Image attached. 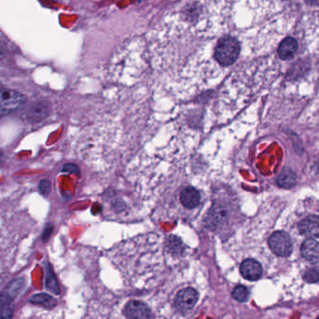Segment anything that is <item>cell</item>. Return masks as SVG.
Returning <instances> with one entry per match:
<instances>
[{"instance_id":"6da1fadb","label":"cell","mask_w":319,"mask_h":319,"mask_svg":"<svg viewBox=\"0 0 319 319\" xmlns=\"http://www.w3.org/2000/svg\"><path fill=\"white\" fill-rule=\"evenodd\" d=\"M240 50V43L236 37H222L215 50V59L221 66H231L239 57Z\"/></svg>"},{"instance_id":"7a4b0ae2","label":"cell","mask_w":319,"mask_h":319,"mask_svg":"<svg viewBox=\"0 0 319 319\" xmlns=\"http://www.w3.org/2000/svg\"><path fill=\"white\" fill-rule=\"evenodd\" d=\"M27 103L25 95L0 86V118L20 110Z\"/></svg>"},{"instance_id":"3957f363","label":"cell","mask_w":319,"mask_h":319,"mask_svg":"<svg viewBox=\"0 0 319 319\" xmlns=\"http://www.w3.org/2000/svg\"><path fill=\"white\" fill-rule=\"evenodd\" d=\"M268 244L277 256L287 258L292 253V240L286 231L278 230L273 232L269 238Z\"/></svg>"},{"instance_id":"277c9868","label":"cell","mask_w":319,"mask_h":319,"mask_svg":"<svg viewBox=\"0 0 319 319\" xmlns=\"http://www.w3.org/2000/svg\"><path fill=\"white\" fill-rule=\"evenodd\" d=\"M123 312L127 319H154L151 307L138 300L130 301L126 304Z\"/></svg>"},{"instance_id":"5b68a950","label":"cell","mask_w":319,"mask_h":319,"mask_svg":"<svg viewBox=\"0 0 319 319\" xmlns=\"http://www.w3.org/2000/svg\"><path fill=\"white\" fill-rule=\"evenodd\" d=\"M198 301V292L193 288H186L180 290L175 298V305L179 311L187 312L194 308Z\"/></svg>"},{"instance_id":"8992f818","label":"cell","mask_w":319,"mask_h":319,"mask_svg":"<svg viewBox=\"0 0 319 319\" xmlns=\"http://www.w3.org/2000/svg\"><path fill=\"white\" fill-rule=\"evenodd\" d=\"M240 272L242 277L246 280L257 281L262 278V267L260 262L252 259H248L242 262Z\"/></svg>"},{"instance_id":"52a82bcc","label":"cell","mask_w":319,"mask_h":319,"mask_svg":"<svg viewBox=\"0 0 319 319\" xmlns=\"http://www.w3.org/2000/svg\"><path fill=\"white\" fill-rule=\"evenodd\" d=\"M303 236L308 238H319V216H309L302 220L298 225Z\"/></svg>"},{"instance_id":"ba28073f","label":"cell","mask_w":319,"mask_h":319,"mask_svg":"<svg viewBox=\"0 0 319 319\" xmlns=\"http://www.w3.org/2000/svg\"><path fill=\"white\" fill-rule=\"evenodd\" d=\"M301 254L307 262H319V243L313 238L304 241L301 246Z\"/></svg>"},{"instance_id":"9c48e42d","label":"cell","mask_w":319,"mask_h":319,"mask_svg":"<svg viewBox=\"0 0 319 319\" xmlns=\"http://www.w3.org/2000/svg\"><path fill=\"white\" fill-rule=\"evenodd\" d=\"M180 201L186 208L193 209L199 205L201 202V194L199 190L194 188V187H188L184 188L180 194Z\"/></svg>"},{"instance_id":"30bf717a","label":"cell","mask_w":319,"mask_h":319,"mask_svg":"<svg viewBox=\"0 0 319 319\" xmlns=\"http://www.w3.org/2000/svg\"><path fill=\"white\" fill-rule=\"evenodd\" d=\"M13 300L8 291L0 293V319H12L13 316Z\"/></svg>"},{"instance_id":"8fae6325","label":"cell","mask_w":319,"mask_h":319,"mask_svg":"<svg viewBox=\"0 0 319 319\" xmlns=\"http://www.w3.org/2000/svg\"><path fill=\"white\" fill-rule=\"evenodd\" d=\"M298 50V42L293 37L285 38L278 48V55L282 60H288L292 58Z\"/></svg>"},{"instance_id":"7c38bea8","label":"cell","mask_w":319,"mask_h":319,"mask_svg":"<svg viewBox=\"0 0 319 319\" xmlns=\"http://www.w3.org/2000/svg\"><path fill=\"white\" fill-rule=\"evenodd\" d=\"M49 113V108L45 103H37L32 105L27 113V120L31 122H38L46 118Z\"/></svg>"},{"instance_id":"4fadbf2b","label":"cell","mask_w":319,"mask_h":319,"mask_svg":"<svg viewBox=\"0 0 319 319\" xmlns=\"http://www.w3.org/2000/svg\"><path fill=\"white\" fill-rule=\"evenodd\" d=\"M296 175L291 169L285 168L278 178V184L281 188H291L296 185Z\"/></svg>"},{"instance_id":"5bb4252c","label":"cell","mask_w":319,"mask_h":319,"mask_svg":"<svg viewBox=\"0 0 319 319\" xmlns=\"http://www.w3.org/2000/svg\"><path fill=\"white\" fill-rule=\"evenodd\" d=\"M29 302L33 304H41L48 308L54 307L57 304V301L46 293H38L33 295Z\"/></svg>"},{"instance_id":"9a60e30c","label":"cell","mask_w":319,"mask_h":319,"mask_svg":"<svg viewBox=\"0 0 319 319\" xmlns=\"http://www.w3.org/2000/svg\"><path fill=\"white\" fill-rule=\"evenodd\" d=\"M45 273H46V288L53 292V294H59L60 293V288L58 285L57 279L55 278V274L53 272V269L51 265L47 263L45 268Z\"/></svg>"},{"instance_id":"2e32d148","label":"cell","mask_w":319,"mask_h":319,"mask_svg":"<svg viewBox=\"0 0 319 319\" xmlns=\"http://www.w3.org/2000/svg\"><path fill=\"white\" fill-rule=\"evenodd\" d=\"M232 297L240 303H245L248 300L249 291L244 286H237L232 291Z\"/></svg>"},{"instance_id":"e0dca14e","label":"cell","mask_w":319,"mask_h":319,"mask_svg":"<svg viewBox=\"0 0 319 319\" xmlns=\"http://www.w3.org/2000/svg\"><path fill=\"white\" fill-rule=\"evenodd\" d=\"M304 281L308 284L319 282V267H313L308 269L304 277Z\"/></svg>"},{"instance_id":"ac0fdd59","label":"cell","mask_w":319,"mask_h":319,"mask_svg":"<svg viewBox=\"0 0 319 319\" xmlns=\"http://www.w3.org/2000/svg\"><path fill=\"white\" fill-rule=\"evenodd\" d=\"M25 285V280L19 278V279H16L13 282L11 283V285L6 288V291L11 294V296H13L15 298L16 296L18 295V293L20 292V290H22V288Z\"/></svg>"},{"instance_id":"d6986e66","label":"cell","mask_w":319,"mask_h":319,"mask_svg":"<svg viewBox=\"0 0 319 319\" xmlns=\"http://www.w3.org/2000/svg\"><path fill=\"white\" fill-rule=\"evenodd\" d=\"M169 249L173 253H181L183 251V244L178 237L171 236L169 239Z\"/></svg>"},{"instance_id":"ffe728a7","label":"cell","mask_w":319,"mask_h":319,"mask_svg":"<svg viewBox=\"0 0 319 319\" xmlns=\"http://www.w3.org/2000/svg\"><path fill=\"white\" fill-rule=\"evenodd\" d=\"M38 190L41 195L48 197L51 193V182L48 179H42L38 184Z\"/></svg>"},{"instance_id":"44dd1931","label":"cell","mask_w":319,"mask_h":319,"mask_svg":"<svg viewBox=\"0 0 319 319\" xmlns=\"http://www.w3.org/2000/svg\"><path fill=\"white\" fill-rule=\"evenodd\" d=\"M53 226L52 223H48L47 225L45 226V228H44V230H43V232H42V241L44 242V243H46L49 239H50V237L52 236V233H53Z\"/></svg>"},{"instance_id":"7402d4cb","label":"cell","mask_w":319,"mask_h":319,"mask_svg":"<svg viewBox=\"0 0 319 319\" xmlns=\"http://www.w3.org/2000/svg\"><path fill=\"white\" fill-rule=\"evenodd\" d=\"M63 172L70 174H79V170L76 164H74V163H68V164H66V165L63 166Z\"/></svg>"},{"instance_id":"603a6c76","label":"cell","mask_w":319,"mask_h":319,"mask_svg":"<svg viewBox=\"0 0 319 319\" xmlns=\"http://www.w3.org/2000/svg\"><path fill=\"white\" fill-rule=\"evenodd\" d=\"M306 3L310 6H318L319 0H305Z\"/></svg>"},{"instance_id":"cb8c5ba5","label":"cell","mask_w":319,"mask_h":319,"mask_svg":"<svg viewBox=\"0 0 319 319\" xmlns=\"http://www.w3.org/2000/svg\"><path fill=\"white\" fill-rule=\"evenodd\" d=\"M3 159H4V154H3V152L0 151V162L3 161Z\"/></svg>"},{"instance_id":"d4e9b609","label":"cell","mask_w":319,"mask_h":319,"mask_svg":"<svg viewBox=\"0 0 319 319\" xmlns=\"http://www.w3.org/2000/svg\"><path fill=\"white\" fill-rule=\"evenodd\" d=\"M316 319H319V316H318V317H317V318H316Z\"/></svg>"}]
</instances>
